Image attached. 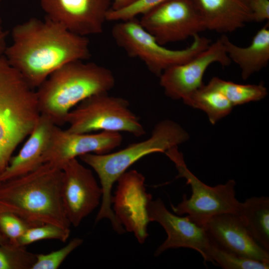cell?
Masks as SVG:
<instances>
[{
	"label": "cell",
	"instance_id": "obj_1",
	"mask_svg": "<svg viewBox=\"0 0 269 269\" xmlns=\"http://www.w3.org/2000/svg\"><path fill=\"white\" fill-rule=\"evenodd\" d=\"M11 36L12 43L4 56L34 89L63 65L90 56L87 36L46 17L44 20L31 18L16 25Z\"/></svg>",
	"mask_w": 269,
	"mask_h": 269
},
{
	"label": "cell",
	"instance_id": "obj_2",
	"mask_svg": "<svg viewBox=\"0 0 269 269\" xmlns=\"http://www.w3.org/2000/svg\"><path fill=\"white\" fill-rule=\"evenodd\" d=\"M63 171L49 163L0 183V212L13 213L31 227L52 224L70 229L63 208Z\"/></svg>",
	"mask_w": 269,
	"mask_h": 269
},
{
	"label": "cell",
	"instance_id": "obj_3",
	"mask_svg": "<svg viewBox=\"0 0 269 269\" xmlns=\"http://www.w3.org/2000/svg\"><path fill=\"white\" fill-rule=\"evenodd\" d=\"M115 84L112 71L82 60L68 63L51 74L36 90L40 115L56 126L65 123L68 113L86 98L108 93Z\"/></svg>",
	"mask_w": 269,
	"mask_h": 269
},
{
	"label": "cell",
	"instance_id": "obj_4",
	"mask_svg": "<svg viewBox=\"0 0 269 269\" xmlns=\"http://www.w3.org/2000/svg\"><path fill=\"white\" fill-rule=\"evenodd\" d=\"M40 116L36 90L0 56V174Z\"/></svg>",
	"mask_w": 269,
	"mask_h": 269
},
{
	"label": "cell",
	"instance_id": "obj_5",
	"mask_svg": "<svg viewBox=\"0 0 269 269\" xmlns=\"http://www.w3.org/2000/svg\"><path fill=\"white\" fill-rule=\"evenodd\" d=\"M188 138V134L178 124L165 120L155 126L151 136L145 140L112 153H90L80 156V159L92 167L100 179L102 190L100 209L105 212L111 210L113 184L132 164L148 154L165 153Z\"/></svg>",
	"mask_w": 269,
	"mask_h": 269
},
{
	"label": "cell",
	"instance_id": "obj_6",
	"mask_svg": "<svg viewBox=\"0 0 269 269\" xmlns=\"http://www.w3.org/2000/svg\"><path fill=\"white\" fill-rule=\"evenodd\" d=\"M111 33L116 43L128 56L139 59L150 72L159 77L166 69L188 61L210 44L208 38L197 34L186 48L168 49L159 44L136 17L118 21Z\"/></svg>",
	"mask_w": 269,
	"mask_h": 269
},
{
	"label": "cell",
	"instance_id": "obj_7",
	"mask_svg": "<svg viewBox=\"0 0 269 269\" xmlns=\"http://www.w3.org/2000/svg\"><path fill=\"white\" fill-rule=\"evenodd\" d=\"M67 114V130L74 133L101 131L125 132L135 136L145 134L138 118L130 109L126 99L108 93L92 95L82 101Z\"/></svg>",
	"mask_w": 269,
	"mask_h": 269
},
{
	"label": "cell",
	"instance_id": "obj_8",
	"mask_svg": "<svg viewBox=\"0 0 269 269\" xmlns=\"http://www.w3.org/2000/svg\"><path fill=\"white\" fill-rule=\"evenodd\" d=\"M165 153L175 165L178 172L176 178H184L192 191L189 198L184 194L182 201L177 205H171L176 215L187 214L191 220L202 225L206 220L218 214H238L240 202L236 197L234 180L230 179L225 184L213 187L208 186L189 170L177 146Z\"/></svg>",
	"mask_w": 269,
	"mask_h": 269
},
{
	"label": "cell",
	"instance_id": "obj_9",
	"mask_svg": "<svg viewBox=\"0 0 269 269\" xmlns=\"http://www.w3.org/2000/svg\"><path fill=\"white\" fill-rule=\"evenodd\" d=\"M139 21L162 45L186 40L206 30L192 0H167L143 14Z\"/></svg>",
	"mask_w": 269,
	"mask_h": 269
},
{
	"label": "cell",
	"instance_id": "obj_10",
	"mask_svg": "<svg viewBox=\"0 0 269 269\" xmlns=\"http://www.w3.org/2000/svg\"><path fill=\"white\" fill-rule=\"evenodd\" d=\"M118 184L112 197L113 210L126 231L133 233L140 244L147 236L150 222L148 208L152 196L146 192L145 178L135 170L124 172L117 181Z\"/></svg>",
	"mask_w": 269,
	"mask_h": 269
},
{
	"label": "cell",
	"instance_id": "obj_11",
	"mask_svg": "<svg viewBox=\"0 0 269 269\" xmlns=\"http://www.w3.org/2000/svg\"><path fill=\"white\" fill-rule=\"evenodd\" d=\"M61 169L63 208L71 225L76 227L100 204L102 190L91 170L77 158L67 161Z\"/></svg>",
	"mask_w": 269,
	"mask_h": 269
},
{
	"label": "cell",
	"instance_id": "obj_12",
	"mask_svg": "<svg viewBox=\"0 0 269 269\" xmlns=\"http://www.w3.org/2000/svg\"><path fill=\"white\" fill-rule=\"evenodd\" d=\"M214 63L223 67L231 63L220 37L188 61L164 70L159 76V84L167 97L183 100L204 84V74Z\"/></svg>",
	"mask_w": 269,
	"mask_h": 269
},
{
	"label": "cell",
	"instance_id": "obj_13",
	"mask_svg": "<svg viewBox=\"0 0 269 269\" xmlns=\"http://www.w3.org/2000/svg\"><path fill=\"white\" fill-rule=\"evenodd\" d=\"M46 17L87 36L103 31L111 0H39Z\"/></svg>",
	"mask_w": 269,
	"mask_h": 269
},
{
	"label": "cell",
	"instance_id": "obj_14",
	"mask_svg": "<svg viewBox=\"0 0 269 269\" xmlns=\"http://www.w3.org/2000/svg\"><path fill=\"white\" fill-rule=\"evenodd\" d=\"M122 140L123 137L118 132L74 133L55 125L43 156V163H49L61 168L68 160L85 154L109 153L120 145Z\"/></svg>",
	"mask_w": 269,
	"mask_h": 269
},
{
	"label": "cell",
	"instance_id": "obj_15",
	"mask_svg": "<svg viewBox=\"0 0 269 269\" xmlns=\"http://www.w3.org/2000/svg\"><path fill=\"white\" fill-rule=\"evenodd\" d=\"M148 212L150 222L159 223L167 235L155 251V256L169 249L186 248L196 251L207 262V253L211 238L202 225L192 221L187 216L172 214L160 198L151 201Z\"/></svg>",
	"mask_w": 269,
	"mask_h": 269
},
{
	"label": "cell",
	"instance_id": "obj_16",
	"mask_svg": "<svg viewBox=\"0 0 269 269\" xmlns=\"http://www.w3.org/2000/svg\"><path fill=\"white\" fill-rule=\"evenodd\" d=\"M202 225L220 247L246 258L269 263V252L256 243L238 214H218Z\"/></svg>",
	"mask_w": 269,
	"mask_h": 269
},
{
	"label": "cell",
	"instance_id": "obj_17",
	"mask_svg": "<svg viewBox=\"0 0 269 269\" xmlns=\"http://www.w3.org/2000/svg\"><path fill=\"white\" fill-rule=\"evenodd\" d=\"M55 126L47 117L40 115L17 154L11 157L7 167L0 174V181L26 174L43 164V156Z\"/></svg>",
	"mask_w": 269,
	"mask_h": 269
},
{
	"label": "cell",
	"instance_id": "obj_18",
	"mask_svg": "<svg viewBox=\"0 0 269 269\" xmlns=\"http://www.w3.org/2000/svg\"><path fill=\"white\" fill-rule=\"evenodd\" d=\"M206 30L226 33L252 21L251 0H192Z\"/></svg>",
	"mask_w": 269,
	"mask_h": 269
},
{
	"label": "cell",
	"instance_id": "obj_19",
	"mask_svg": "<svg viewBox=\"0 0 269 269\" xmlns=\"http://www.w3.org/2000/svg\"><path fill=\"white\" fill-rule=\"evenodd\" d=\"M220 38L230 60L241 70L243 79L266 67L269 61V23L259 29L247 47L238 46L223 34Z\"/></svg>",
	"mask_w": 269,
	"mask_h": 269
},
{
	"label": "cell",
	"instance_id": "obj_20",
	"mask_svg": "<svg viewBox=\"0 0 269 269\" xmlns=\"http://www.w3.org/2000/svg\"><path fill=\"white\" fill-rule=\"evenodd\" d=\"M238 216L256 243L269 252V198L252 197L240 202Z\"/></svg>",
	"mask_w": 269,
	"mask_h": 269
},
{
	"label": "cell",
	"instance_id": "obj_21",
	"mask_svg": "<svg viewBox=\"0 0 269 269\" xmlns=\"http://www.w3.org/2000/svg\"><path fill=\"white\" fill-rule=\"evenodd\" d=\"M183 101L205 112L212 124L229 115L233 107L221 92L208 84H203Z\"/></svg>",
	"mask_w": 269,
	"mask_h": 269
},
{
	"label": "cell",
	"instance_id": "obj_22",
	"mask_svg": "<svg viewBox=\"0 0 269 269\" xmlns=\"http://www.w3.org/2000/svg\"><path fill=\"white\" fill-rule=\"evenodd\" d=\"M208 84L221 92L233 107L260 101L268 95L262 84H241L216 77L211 78Z\"/></svg>",
	"mask_w": 269,
	"mask_h": 269
},
{
	"label": "cell",
	"instance_id": "obj_23",
	"mask_svg": "<svg viewBox=\"0 0 269 269\" xmlns=\"http://www.w3.org/2000/svg\"><path fill=\"white\" fill-rule=\"evenodd\" d=\"M207 262L224 269H268L269 263L251 260L230 252L211 240L207 253Z\"/></svg>",
	"mask_w": 269,
	"mask_h": 269
},
{
	"label": "cell",
	"instance_id": "obj_24",
	"mask_svg": "<svg viewBox=\"0 0 269 269\" xmlns=\"http://www.w3.org/2000/svg\"><path fill=\"white\" fill-rule=\"evenodd\" d=\"M35 254L25 247L9 241L0 244V269H31L35 262Z\"/></svg>",
	"mask_w": 269,
	"mask_h": 269
},
{
	"label": "cell",
	"instance_id": "obj_25",
	"mask_svg": "<svg viewBox=\"0 0 269 269\" xmlns=\"http://www.w3.org/2000/svg\"><path fill=\"white\" fill-rule=\"evenodd\" d=\"M70 234V229H66L52 224L29 227L18 239L17 244L24 246L44 240H57L65 242Z\"/></svg>",
	"mask_w": 269,
	"mask_h": 269
},
{
	"label": "cell",
	"instance_id": "obj_26",
	"mask_svg": "<svg viewBox=\"0 0 269 269\" xmlns=\"http://www.w3.org/2000/svg\"><path fill=\"white\" fill-rule=\"evenodd\" d=\"M82 239H72L61 249L46 254H36V261L31 269H57L74 250L82 244Z\"/></svg>",
	"mask_w": 269,
	"mask_h": 269
},
{
	"label": "cell",
	"instance_id": "obj_27",
	"mask_svg": "<svg viewBox=\"0 0 269 269\" xmlns=\"http://www.w3.org/2000/svg\"><path fill=\"white\" fill-rule=\"evenodd\" d=\"M167 0H135L128 6L108 11L106 20L120 21L135 18L148 12Z\"/></svg>",
	"mask_w": 269,
	"mask_h": 269
},
{
	"label": "cell",
	"instance_id": "obj_28",
	"mask_svg": "<svg viewBox=\"0 0 269 269\" xmlns=\"http://www.w3.org/2000/svg\"><path fill=\"white\" fill-rule=\"evenodd\" d=\"M31 227L19 216L7 212H0V230L9 241L17 244L18 239Z\"/></svg>",
	"mask_w": 269,
	"mask_h": 269
},
{
	"label": "cell",
	"instance_id": "obj_29",
	"mask_svg": "<svg viewBox=\"0 0 269 269\" xmlns=\"http://www.w3.org/2000/svg\"><path fill=\"white\" fill-rule=\"evenodd\" d=\"M252 21L261 22L269 19V0H251Z\"/></svg>",
	"mask_w": 269,
	"mask_h": 269
},
{
	"label": "cell",
	"instance_id": "obj_30",
	"mask_svg": "<svg viewBox=\"0 0 269 269\" xmlns=\"http://www.w3.org/2000/svg\"><path fill=\"white\" fill-rule=\"evenodd\" d=\"M135 0H113L111 9L118 10L125 8Z\"/></svg>",
	"mask_w": 269,
	"mask_h": 269
},
{
	"label": "cell",
	"instance_id": "obj_31",
	"mask_svg": "<svg viewBox=\"0 0 269 269\" xmlns=\"http://www.w3.org/2000/svg\"><path fill=\"white\" fill-rule=\"evenodd\" d=\"M5 39L6 33L2 28L1 20L0 18V56H3L7 47Z\"/></svg>",
	"mask_w": 269,
	"mask_h": 269
},
{
	"label": "cell",
	"instance_id": "obj_32",
	"mask_svg": "<svg viewBox=\"0 0 269 269\" xmlns=\"http://www.w3.org/2000/svg\"><path fill=\"white\" fill-rule=\"evenodd\" d=\"M9 242L8 239L3 235L0 230V244Z\"/></svg>",
	"mask_w": 269,
	"mask_h": 269
},
{
	"label": "cell",
	"instance_id": "obj_33",
	"mask_svg": "<svg viewBox=\"0 0 269 269\" xmlns=\"http://www.w3.org/2000/svg\"><path fill=\"white\" fill-rule=\"evenodd\" d=\"M0 182H1V181H0Z\"/></svg>",
	"mask_w": 269,
	"mask_h": 269
},
{
	"label": "cell",
	"instance_id": "obj_34",
	"mask_svg": "<svg viewBox=\"0 0 269 269\" xmlns=\"http://www.w3.org/2000/svg\"></svg>",
	"mask_w": 269,
	"mask_h": 269
}]
</instances>
